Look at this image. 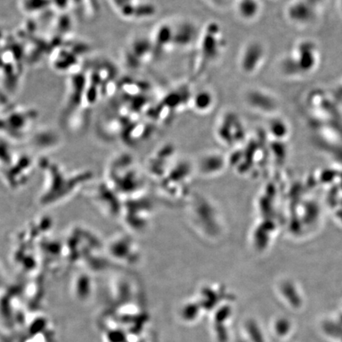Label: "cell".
<instances>
[{
    "label": "cell",
    "instance_id": "obj_1",
    "mask_svg": "<svg viewBox=\"0 0 342 342\" xmlns=\"http://www.w3.org/2000/svg\"><path fill=\"white\" fill-rule=\"evenodd\" d=\"M205 32L207 34H205L204 38H201V54L202 56L201 58H204V60L207 61H214L216 60L222 52L221 50L223 49V40L217 39V38L220 36L221 34H219L215 37V35L219 32L217 25H215L213 35H210L209 37L208 30H206Z\"/></svg>",
    "mask_w": 342,
    "mask_h": 342
},
{
    "label": "cell",
    "instance_id": "obj_2",
    "mask_svg": "<svg viewBox=\"0 0 342 342\" xmlns=\"http://www.w3.org/2000/svg\"><path fill=\"white\" fill-rule=\"evenodd\" d=\"M195 36V28L193 25L189 23L179 25L176 30L173 29V45L177 44V46L181 48L189 45Z\"/></svg>",
    "mask_w": 342,
    "mask_h": 342
},
{
    "label": "cell",
    "instance_id": "obj_3",
    "mask_svg": "<svg viewBox=\"0 0 342 342\" xmlns=\"http://www.w3.org/2000/svg\"><path fill=\"white\" fill-rule=\"evenodd\" d=\"M193 104L197 110L199 111H206L213 106V97L208 91H201L196 94L193 98Z\"/></svg>",
    "mask_w": 342,
    "mask_h": 342
},
{
    "label": "cell",
    "instance_id": "obj_4",
    "mask_svg": "<svg viewBox=\"0 0 342 342\" xmlns=\"http://www.w3.org/2000/svg\"><path fill=\"white\" fill-rule=\"evenodd\" d=\"M289 329V324L286 321H281L277 325V330L281 334H285L287 332V330Z\"/></svg>",
    "mask_w": 342,
    "mask_h": 342
}]
</instances>
